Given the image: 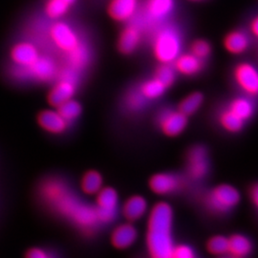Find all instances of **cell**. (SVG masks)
<instances>
[{
	"instance_id": "6da1fadb",
	"label": "cell",
	"mask_w": 258,
	"mask_h": 258,
	"mask_svg": "<svg viewBox=\"0 0 258 258\" xmlns=\"http://www.w3.org/2000/svg\"><path fill=\"white\" fill-rule=\"evenodd\" d=\"M41 191L48 203L78 225L90 228L99 222L96 208L81 202L62 183L55 180L47 182L43 184Z\"/></svg>"
},
{
	"instance_id": "7a4b0ae2",
	"label": "cell",
	"mask_w": 258,
	"mask_h": 258,
	"mask_svg": "<svg viewBox=\"0 0 258 258\" xmlns=\"http://www.w3.org/2000/svg\"><path fill=\"white\" fill-rule=\"evenodd\" d=\"M173 212L166 203L157 204L150 212L148 224L147 245L154 258L172 257L174 244L172 239Z\"/></svg>"
},
{
	"instance_id": "3957f363",
	"label": "cell",
	"mask_w": 258,
	"mask_h": 258,
	"mask_svg": "<svg viewBox=\"0 0 258 258\" xmlns=\"http://www.w3.org/2000/svg\"><path fill=\"white\" fill-rule=\"evenodd\" d=\"M181 50V36L175 28L166 26L157 32L153 39V53L161 63L174 62Z\"/></svg>"
},
{
	"instance_id": "277c9868",
	"label": "cell",
	"mask_w": 258,
	"mask_h": 258,
	"mask_svg": "<svg viewBox=\"0 0 258 258\" xmlns=\"http://www.w3.org/2000/svg\"><path fill=\"white\" fill-rule=\"evenodd\" d=\"M49 33L55 46L65 54L71 53L83 42L74 28L64 21H55L50 28Z\"/></svg>"
},
{
	"instance_id": "5b68a950",
	"label": "cell",
	"mask_w": 258,
	"mask_h": 258,
	"mask_svg": "<svg viewBox=\"0 0 258 258\" xmlns=\"http://www.w3.org/2000/svg\"><path fill=\"white\" fill-rule=\"evenodd\" d=\"M238 191L229 184H221L213 188L209 194L207 202L209 207L215 212L230 211L239 202Z\"/></svg>"
},
{
	"instance_id": "8992f818",
	"label": "cell",
	"mask_w": 258,
	"mask_h": 258,
	"mask_svg": "<svg viewBox=\"0 0 258 258\" xmlns=\"http://www.w3.org/2000/svg\"><path fill=\"white\" fill-rule=\"evenodd\" d=\"M19 67V74L24 78H31L39 82H49L57 74V67L54 59L48 56L39 55L33 64Z\"/></svg>"
},
{
	"instance_id": "52a82bcc",
	"label": "cell",
	"mask_w": 258,
	"mask_h": 258,
	"mask_svg": "<svg viewBox=\"0 0 258 258\" xmlns=\"http://www.w3.org/2000/svg\"><path fill=\"white\" fill-rule=\"evenodd\" d=\"M72 70H66L61 80L56 83L53 89L48 94V102L57 107L61 103L67 102L73 98L76 93V83Z\"/></svg>"
},
{
	"instance_id": "ba28073f",
	"label": "cell",
	"mask_w": 258,
	"mask_h": 258,
	"mask_svg": "<svg viewBox=\"0 0 258 258\" xmlns=\"http://www.w3.org/2000/svg\"><path fill=\"white\" fill-rule=\"evenodd\" d=\"M234 80L243 92L254 97L258 96V70L250 63L243 62L234 70Z\"/></svg>"
},
{
	"instance_id": "9c48e42d",
	"label": "cell",
	"mask_w": 258,
	"mask_h": 258,
	"mask_svg": "<svg viewBox=\"0 0 258 258\" xmlns=\"http://www.w3.org/2000/svg\"><path fill=\"white\" fill-rule=\"evenodd\" d=\"M159 125L166 136H177L183 132L186 125V116L181 111L165 109L158 117Z\"/></svg>"
},
{
	"instance_id": "30bf717a",
	"label": "cell",
	"mask_w": 258,
	"mask_h": 258,
	"mask_svg": "<svg viewBox=\"0 0 258 258\" xmlns=\"http://www.w3.org/2000/svg\"><path fill=\"white\" fill-rule=\"evenodd\" d=\"M209 170V157L206 148L194 147L187 156V171L194 180H200L207 175Z\"/></svg>"
},
{
	"instance_id": "8fae6325",
	"label": "cell",
	"mask_w": 258,
	"mask_h": 258,
	"mask_svg": "<svg viewBox=\"0 0 258 258\" xmlns=\"http://www.w3.org/2000/svg\"><path fill=\"white\" fill-rule=\"evenodd\" d=\"M139 7V0H111L108 15L115 21L124 22L132 19Z\"/></svg>"
},
{
	"instance_id": "7c38bea8",
	"label": "cell",
	"mask_w": 258,
	"mask_h": 258,
	"mask_svg": "<svg viewBox=\"0 0 258 258\" xmlns=\"http://www.w3.org/2000/svg\"><path fill=\"white\" fill-rule=\"evenodd\" d=\"M11 58L15 64L20 67H26L33 64L39 57L37 47L30 42H19L12 48Z\"/></svg>"
},
{
	"instance_id": "4fadbf2b",
	"label": "cell",
	"mask_w": 258,
	"mask_h": 258,
	"mask_svg": "<svg viewBox=\"0 0 258 258\" xmlns=\"http://www.w3.org/2000/svg\"><path fill=\"white\" fill-rule=\"evenodd\" d=\"M38 124L53 134H60L64 132L68 126V121L58 113L57 110H44L37 116Z\"/></svg>"
},
{
	"instance_id": "5bb4252c",
	"label": "cell",
	"mask_w": 258,
	"mask_h": 258,
	"mask_svg": "<svg viewBox=\"0 0 258 258\" xmlns=\"http://www.w3.org/2000/svg\"><path fill=\"white\" fill-rule=\"evenodd\" d=\"M141 39L142 34L140 28L136 25H129L120 33L118 40L119 51L125 55L133 53L139 46Z\"/></svg>"
},
{
	"instance_id": "9a60e30c",
	"label": "cell",
	"mask_w": 258,
	"mask_h": 258,
	"mask_svg": "<svg viewBox=\"0 0 258 258\" xmlns=\"http://www.w3.org/2000/svg\"><path fill=\"white\" fill-rule=\"evenodd\" d=\"M175 0H148L146 3V14L148 19L160 21L166 19L174 10Z\"/></svg>"
},
{
	"instance_id": "2e32d148",
	"label": "cell",
	"mask_w": 258,
	"mask_h": 258,
	"mask_svg": "<svg viewBox=\"0 0 258 258\" xmlns=\"http://www.w3.org/2000/svg\"><path fill=\"white\" fill-rule=\"evenodd\" d=\"M181 181L177 176L173 174L161 173L153 176L150 179L149 185L153 192L157 194H168L174 192L180 186Z\"/></svg>"
},
{
	"instance_id": "e0dca14e",
	"label": "cell",
	"mask_w": 258,
	"mask_h": 258,
	"mask_svg": "<svg viewBox=\"0 0 258 258\" xmlns=\"http://www.w3.org/2000/svg\"><path fill=\"white\" fill-rule=\"evenodd\" d=\"M137 239V231L130 224H123L116 228L111 236V242L117 249H125Z\"/></svg>"
},
{
	"instance_id": "ac0fdd59",
	"label": "cell",
	"mask_w": 258,
	"mask_h": 258,
	"mask_svg": "<svg viewBox=\"0 0 258 258\" xmlns=\"http://www.w3.org/2000/svg\"><path fill=\"white\" fill-rule=\"evenodd\" d=\"M203 59L194 55L192 53L183 54L174 60L175 69L181 74L192 76L197 74L203 67Z\"/></svg>"
},
{
	"instance_id": "d6986e66",
	"label": "cell",
	"mask_w": 258,
	"mask_h": 258,
	"mask_svg": "<svg viewBox=\"0 0 258 258\" xmlns=\"http://www.w3.org/2000/svg\"><path fill=\"white\" fill-rule=\"evenodd\" d=\"M249 45V36L243 31H232L224 39V46L234 55L244 53Z\"/></svg>"
},
{
	"instance_id": "ffe728a7",
	"label": "cell",
	"mask_w": 258,
	"mask_h": 258,
	"mask_svg": "<svg viewBox=\"0 0 258 258\" xmlns=\"http://www.w3.org/2000/svg\"><path fill=\"white\" fill-rule=\"evenodd\" d=\"M147 211V202L141 196H134L129 198L123 206V215L129 221L140 219Z\"/></svg>"
},
{
	"instance_id": "44dd1931",
	"label": "cell",
	"mask_w": 258,
	"mask_h": 258,
	"mask_svg": "<svg viewBox=\"0 0 258 258\" xmlns=\"http://www.w3.org/2000/svg\"><path fill=\"white\" fill-rule=\"evenodd\" d=\"M252 249L251 242L246 236L233 235L229 238L228 253L234 257H244L250 253Z\"/></svg>"
},
{
	"instance_id": "7402d4cb",
	"label": "cell",
	"mask_w": 258,
	"mask_h": 258,
	"mask_svg": "<svg viewBox=\"0 0 258 258\" xmlns=\"http://www.w3.org/2000/svg\"><path fill=\"white\" fill-rule=\"evenodd\" d=\"M118 201V194L113 188H103L98 192L97 208L109 212H117Z\"/></svg>"
},
{
	"instance_id": "603a6c76",
	"label": "cell",
	"mask_w": 258,
	"mask_h": 258,
	"mask_svg": "<svg viewBox=\"0 0 258 258\" xmlns=\"http://www.w3.org/2000/svg\"><path fill=\"white\" fill-rule=\"evenodd\" d=\"M229 109L245 121L252 116L254 106L248 98H237L231 102Z\"/></svg>"
},
{
	"instance_id": "cb8c5ba5",
	"label": "cell",
	"mask_w": 258,
	"mask_h": 258,
	"mask_svg": "<svg viewBox=\"0 0 258 258\" xmlns=\"http://www.w3.org/2000/svg\"><path fill=\"white\" fill-rule=\"evenodd\" d=\"M166 89V86L156 78L143 83L140 87V91L147 100H155L160 98Z\"/></svg>"
},
{
	"instance_id": "d4e9b609",
	"label": "cell",
	"mask_w": 258,
	"mask_h": 258,
	"mask_svg": "<svg viewBox=\"0 0 258 258\" xmlns=\"http://www.w3.org/2000/svg\"><path fill=\"white\" fill-rule=\"evenodd\" d=\"M81 185L82 189L85 194H98L102 189V176L97 171H88L83 176Z\"/></svg>"
},
{
	"instance_id": "484cf974",
	"label": "cell",
	"mask_w": 258,
	"mask_h": 258,
	"mask_svg": "<svg viewBox=\"0 0 258 258\" xmlns=\"http://www.w3.org/2000/svg\"><path fill=\"white\" fill-rule=\"evenodd\" d=\"M71 8L61 0H47L45 4V14L49 19L58 20L64 17Z\"/></svg>"
},
{
	"instance_id": "4316f807",
	"label": "cell",
	"mask_w": 258,
	"mask_h": 258,
	"mask_svg": "<svg viewBox=\"0 0 258 258\" xmlns=\"http://www.w3.org/2000/svg\"><path fill=\"white\" fill-rule=\"evenodd\" d=\"M222 126L230 132H238L244 125V120L235 115L229 108L223 111L220 115Z\"/></svg>"
},
{
	"instance_id": "83f0119b",
	"label": "cell",
	"mask_w": 258,
	"mask_h": 258,
	"mask_svg": "<svg viewBox=\"0 0 258 258\" xmlns=\"http://www.w3.org/2000/svg\"><path fill=\"white\" fill-rule=\"evenodd\" d=\"M56 110L69 122L71 120H76L81 115L83 108L79 102L71 99L57 106Z\"/></svg>"
},
{
	"instance_id": "f1b7e54d",
	"label": "cell",
	"mask_w": 258,
	"mask_h": 258,
	"mask_svg": "<svg viewBox=\"0 0 258 258\" xmlns=\"http://www.w3.org/2000/svg\"><path fill=\"white\" fill-rule=\"evenodd\" d=\"M68 61L71 65V68L73 69H78V68H82L88 60L89 57V52L87 47L83 44L78 47L77 49H75L74 51H72L71 53H68Z\"/></svg>"
},
{
	"instance_id": "f546056e",
	"label": "cell",
	"mask_w": 258,
	"mask_h": 258,
	"mask_svg": "<svg viewBox=\"0 0 258 258\" xmlns=\"http://www.w3.org/2000/svg\"><path fill=\"white\" fill-rule=\"evenodd\" d=\"M203 102V96L200 93H194L187 96L182 101L179 106V110L184 113L185 116L194 114L195 111L198 110Z\"/></svg>"
},
{
	"instance_id": "4dcf8cb0",
	"label": "cell",
	"mask_w": 258,
	"mask_h": 258,
	"mask_svg": "<svg viewBox=\"0 0 258 258\" xmlns=\"http://www.w3.org/2000/svg\"><path fill=\"white\" fill-rule=\"evenodd\" d=\"M155 78L167 88L175 82V69L169 66V63H162V66L157 69Z\"/></svg>"
},
{
	"instance_id": "1f68e13d",
	"label": "cell",
	"mask_w": 258,
	"mask_h": 258,
	"mask_svg": "<svg viewBox=\"0 0 258 258\" xmlns=\"http://www.w3.org/2000/svg\"><path fill=\"white\" fill-rule=\"evenodd\" d=\"M208 249L212 254H225L228 253L229 239L223 236H215L208 243Z\"/></svg>"
},
{
	"instance_id": "d6a6232c",
	"label": "cell",
	"mask_w": 258,
	"mask_h": 258,
	"mask_svg": "<svg viewBox=\"0 0 258 258\" xmlns=\"http://www.w3.org/2000/svg\"><path fill=\"white\" fill-rule=\"evenodd\" d=\"M147 101L148 100L144 97V95L140 91V89L129 92L125 100L126 105L129 108L135 111L142 109L146 105Z\"/></svg>"
},
{
	"instance_id": "836d02e7",
	"label": "cell",
	"mask_w": 258,
	"mask_h": 258,
	"mask_svg": "<svg viewBox=\"0 0 258 258\" xmlns=\"http://www.w3.org/2000/svg\"><path fill=\"white\" fill-rule=\"evenodd\" d=\"M212 52V47L210 43L204 39H197L190 46V53L198 56L199 58L204 59L209 56Z\"/></svg>"
},
{
	"instance_id": "e575fe53",
	"label": "cell",
	"mask_w": 258,
	"mask_h": 258,
	"mask_svg": "<svg viewBox=\"0 0 258 258\" xmlns=\"http://www.w3.org/2000/svg\"><path fill=\"white\" fill-rule=\"evenodd\" d=\"M195 256L194 249L186 245H179L175 247L172 251V257L194 258Z\"/></svg>"
},
{
	"instance_id": "d590c367",
	"label": "cell",
	"mask_w": 258,
	"mask_h": 258,
	"mask_svg": "<svg viewBox=\"0 0 258 258\" xmlns=\"http://www.w3.org/2000/svg\"><path fill=\"white\" fill-rule=\"evenodd\" d=\"M26 256L29 258H45L48 257V254L44 251V249L34 248L28 250Z\"/></svg>"
},
{
	"instance_id": "8d00e7d4",
	"label": "cell",
	"mask_w": 258,
	"mask_h": 258,
	"mask_svg": "<svg viewBox=\"0 0 258 258\" xmlns=\"http://www.w3.org/2000/svg\"><path fill=\"white\" fill-rule=\"evenodd\" d=\"M250 31L255 37H258V16L250 22Z\"/></svg>"
},
{
	"instance_id": "74e56055",
	"label": "cell",
	"mask_w": 258,
	"mask_h": 258,
	"mask_svg": "<svg viewBox=\"0 0 258 258\" xmlns=\"http://www.w3.org/2000/svg\"><path fill=\"white\" fill-rule=\"evenodd\" d=\"M251 199L258 209V184L255 185L251 190Z\"/></svg>"
},
{
	"instance_id": "f35d334b",
	"label": "cell",
	"mask_w": 258,
	"mask_h": 258,
	"mask_svg": "<svg viewBox=\"0 0 258 258\" xmlns=\"http://www.w3.org/2000/svg\"><path fill=\"white\" fill-rule=\"evenodd\" d=\"M61 1H63V2L66 3V4H68L69 6H72V5L74 4L75 2H76L77 0H61Z\"/></svg>"
},
{
	"instance_id": "ab89813d",
	"label": "cell",
	"mask_w": 258,
	"mask_h": 258,
	"mask_svg": "<svg viewBox=\"0 0 258 258\" xmlns=\"http://www.w3.org/2000/svg\"><path fill=\"white\" fill-rule=\"evenodd\" d=\"M189 1H194V2H199V1H204V0H189Z\"/></svg>"
}]
</instances>
